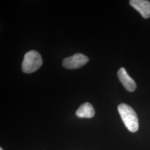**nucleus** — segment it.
Returning <instances> with one entry per match:
<instances>
[{"label": "nucleus", "instance_id": "obj_7", "mask_svg": "<svg viewBox=\"0 0 150 150\" xmlns=\"http://www.w3.org/2000/svg\"><path fill=\"white\" fill-rule=\"evenodd\" d=\"M0 150H3V149H2V148H1V149H0Z\"/></svg>", "mask_w": 150, "mask_h": 150}, {"label": "nucleus", "instance_id": "obj_6", "mask_svg": "<svg viewBox=\"0 0 150 150\" xmlns=\"http://www.w3.org/2000/svg\"><path fill=\"white\" fill-rule=\"evenodd\" d=\"M95 113L94 108L89 102L82 104L76 112V115L80 118H92L94 116Z\"/></svg>", "mask_w": 150, "mask_h": 150}, {"label": "nucleus", "instance_id": "obj_2", "mask_svg": "<svg viewBox=\"0 0 150 150\" xmlns=\"http://www.w3.org/2000/svg\"><path fill=\"white\" fill-rule=\"evenodd\" d=\"M42 59L38 51L31 50L25 54L22 63V70L26 74H31L42 66Z\"/></svg>", "mask_w": 150, "mask_h": 150}, {"label": "nucleus", "instance_id": "obj_5", "mask_svg": "<svg viewBox=\"0 0 150 150\" xmlns=\"http://www.w3.org/2000/svg\"><path fill=\"white\" fill-rule=\"evenodd\" d=\"M129 4L145 18L150 17V2L146 0H131Z\"/></svg>", "mask_w": 150, "mask_h": 150}, {"label": "nucleus", "instance_id": "obj_3", "mask_svg": "<svg viewBox=\"0 0 150 150\" xmlns=\"http://www.w3.org/2000/svg\"><path fill=\"white\" fill-rule=\"evenodd\" d=\"M88 58L83 54L77 53L73 56L65 58L62 62L63 66L69 69H79L88 62Z\"/></svg>", "mask_w": 150, "mask_h": 150}, {"label": "nucleus", "instance_id": "obj_4", "mask_svg": "<svg viewBox=\"0 0 150 150\" xmlns=\"http://www.w3.org/2000/svg\"><path fill=\"white\" fill-rule=\"evenodd\" d=\"M117 76L118 79L123 85L124 87L129 92H134L136 89V84L134 81L128 75L126 70L120 68L118 71Z\"/></svg>", "mask_w": 150, "mask_h": 150}, {"label": "nucleus", "instance_id": "obj_1", "mask_svg": "<svg viewBox=\"0 0 150 150\" xmlns=\"http://www.w3.org/2000/svg\"><path fill=\"white\" fill-rule=\"evenodd\" d=\"M118 112L127 129L131 132H135L139 129V120L134 110L125 103L118 106Z\"/></svg>", "mask_w": 150, "mask_h": 150}]
</instances>
